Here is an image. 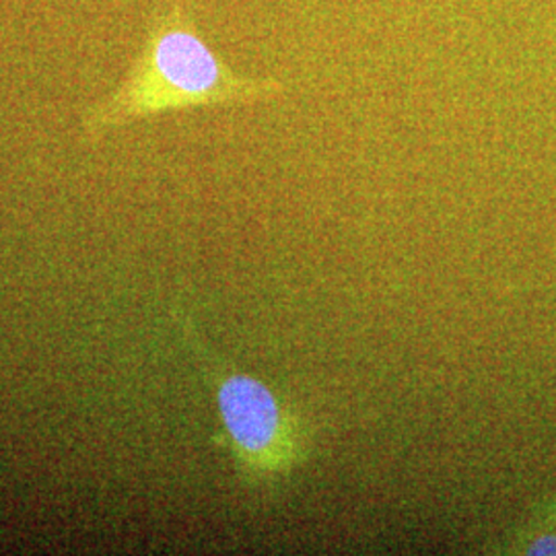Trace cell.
Listing matches in <instances>:
<instances>
[{
    "label": "cell",
    "instance_id": "cell-1",
    "mask_svg": "<svg viewBox=\"0 0 556 556\" xmlns=\"http://www.w3.org/2000/svg\"><path fill=\"white\" fill-rule=\"evenodd\" d=\"M285 91L282 80L238 75L204 40L184 7L176 4L153 23L118 91L87 110L80 128L85 139L98 142L110 130L137 119L277 100Z\"/></svg>",
    "mask_w": 556,
    "mask_h": 556
},
{
    "label": "cell",
    "instance_id": "cell-2",
    "mask_svg": "<svg viewBox=\"0 0 556 556\" xmlns=\"http://www.w3.org/2000/svg\"><path fill=\"white\" fill-rule=\"evenodd\" d=\"M184 334L215 396L220 422L215 443L229 452L243 484L262 486L289 477L309 454L305 418L266 381L220 361L188 319Z\"/></svg>",
    "mask_w": 556,
    "mask_h": 556
}]
</instances>
